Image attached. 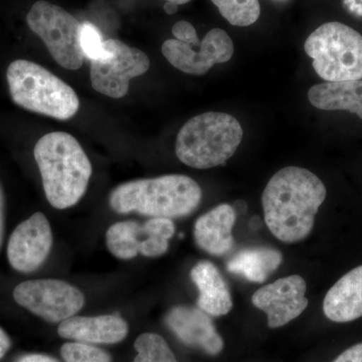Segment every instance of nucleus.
Wrapping results in <instances>:
<instances>
[{
	"mask_svg": "<svg viewBox=\"0 0 362 362\" xmlns=\"http://www.w3.org/2000/svg\"><path fill=\"white\" fill-rule=\"evenodd\" d=\"M308 99L317 109L349 111L362 120V80L326 82L313 86Z\"/></svg>",
	"mask_w": 362,
	"mask_h": 362,
	"instance_id": "19",
	"label": "nucleus"
},
{
	"mask_svg": "<svg viewBox=\"0 0 362 362\" xmlns=\"http://www.w3.org/2000/svg\"><path fill=\"white\" fill-rule=\"evenodd\" d=\"M202 199L197 181L187 175H170L123 183L111 192L109 202L118 214L171 220L194 213Z\"/></svg>",
	"mask_w": 362,
	"mask_h": 362,
	"instance_id": "3",
	"label": "nucleus"
},
{
	"mask_svg": "<svg viewBox=\"0 0 362 362\" xmlns=\"http://www.w3.org/2000/svg\"><path fill=\"white\" fill-rule=\"evenodd\" d=\"M326 194L322 181L308 169H281L269 180L262 195L267 226L278 240L288 244L306 239Z\"/></svg>",
	"mask_w": 362,
	"mask_h": 362,
	"instance_id": "1",
	"label": "nucleus"
},
{
	"mask_svg": "<svg viewBox=\"0 0 362 362\" xmlns=\"http://www.w3.org/2000/svg\"><path fill=\"white\" fill-rule=\"evenodd\" d=\"M283 257L271 247H251L238 252L226 263L230 273L240 276L254 283L265 282L269 276L279 268Z\"/></svg>",
	"mask_w": 362,
	"mask_h": 362,
	"instance_id": "20",
	"label": "nucleus"
},
{
	"mask_svg": "<svg viewBox=\"0 0 362 362\" xmlns=\"http://www.w3.org/2000/svg\"><path fill=\"white\" fill-rule=\"evenodd\" d=\"M61 352L66 362H111V357L106 351L87 343H66Z\"/></svg>",
	"mask_w": 362,
	"mask_h": 362,
	"instance_id": "23",
	"label": "nucleus"
},
{
	"mask_svg": "<svg viewBox=\"0 0 362 362\" xmlns=\"http://www.w3.org/2000/svg\"><path fill=\"white\" fill-rule=\"evenodd\" d=\"M166 1L173 2V4H177V6H180V4H187V2H189L190 0H166Z\"/></svg>",
	"mask_w": 362,
	"mask_h": 362,
	"instance_id": "31",
	"label": "nucleus"
},
{
	"mask_svg": "<svg viewBox=\"0 0 362 362\" xmlns=\"http://www.w3.org/2000/svg\"><path fill=\"white\" fill-rule=\"evenodd\" d=\"M243 134L235 117L207 112L190 119L181 128L176 137V156L192 168L223 165L239 148Z\"/></svg>",
	"mask_w": 362,
	"mask_h": 362,
	"instance_id": "4",
	"label": "nucleus"
},
{
	"mask_svg": "<svg viewBox=\"0 0 362 362\" xmlns=\"http://www.w3.org/2000/svg\"><path fill=\"white\" fill-rule=\"evenodd\" d=\"M165 323L181 342L201 349L209 356H218L223 349V340L213 321L202 309L176 306L166 314Z\"/></svg>",
	"mask_w": 362,
	"mask_h": 362,
	"instance_id": "14",
	"label": "nucleus"
},
{
	"mask_svg": "<svg viewBox=\"0 0 362 362\" xmlns=\"http://www.w3.org/2000/svg\"><path fill=\"white\" fill-rule=\"evenodd\" d=\"M175 233V223L169 218H152L144 223L120 221L107 230V247L121 259H131L138 254L156 258L168 252V240Z\"/></svg>",
	"mask_w": 362,
	"mask_h": 362,
	"instance_id": "10",
	"label": "nucleus"
},
{
	"mask_svg": "<svg viewBox=\"0 0 362 362\" xmlns=\"http://www.w3.org/2000/svg\"><path fill=\"white\" fill-rule=\"evenodd\" d=\"M173 35H175V40L192 47H199L201 45L197 30L188 21H180L176 23L173 28Z\"/></svg>",
	"mask_w": 362,
	"mask_h": 362,
	"instance_id": "25",
	"label": "nucleus"
},
{
	"mask_svg": "<svg viewBox=\"0 0 362 362\" xmlns=\"http://www.w3.org/2000/svg\"><path fill=\"white\" fill-rule=\"evenodd\" d=\"M16 303L52 323L75 316L85 304L84 294L65 281H25L13 291Z\"/></svg>",
	"mask_w": 362,
	"mask_h": 362,
	"instance_id": "9",
	"label": "nucleus"
},
{
	"mask_svg": "<svg viewBox=\"0 0 362 362\" xmlns=\"http://www.w3.org/2000/svg\"><path fill=\"white\" fill-rule=\"evenodd\" d=\"M325 316L345 323L362 317V266L345 274L330 288L323 301Z\"/></svg>",
	"mask_w": 362,
	"mask_h": 362,
	"instance_id": "17",
	"label": "nucleus"
},
{
	"mask_svg": "<svg viewBox=\"0 0 362 362\" xmlns=\"http://www.w3.org/2000/svg\"><path fill=\"white\" fill-rule=\"evenodd\" d=\"M306 282L301 276L279 279L254 293L252 303L265 312L270 328H278L301 315L308 306Z\"/></svg>",
	"mask_w": 362,
	"mask_h": 362,
	"instance_id": "12",
	"label": "nucleus"
},
{
	"mask_svg": "<svg viewBox=\"0 0 362 362\" xmlns=\"http://www.w3.org/2000/svg\"><path fill=\"white\" fill-rule=\"evenodd\" d=\"M16 362H59L56 359L49 356H44V354H28L21 357Z\"/></svg>",
	"mask_w": 362,
	"mask_h": 362,
	"instance_id": "27",
	"label": "nucleus"
},
{
	"mask_svg": "<svg viewBox=\"0 0 362 362\" xmlns=\"http://www.w3.org/2000/svg\"><path fill=\"white\" fill-rule=\"evenodd\" d=\"M104 47L110 56L90 62V83L97 92L120 99L127 94L131 78L149 70L150 59L145 52L121 40H104Z\"/></svg>",
	"mask_w": 362,
	"mask_h": 362,
	"instance_id": "8",
	"label": "nucleus"
},
{
	"mask_svg": "<svg viewBox=\"0 0 362 362\" xmlns=\"http://www.w3.org/2000/svg\"><path fill=\"white\" fill-rule=\"evenodd\" d=\"M235 211L230 204H220L202 214L194 223V239L207 254L223 256L232 251L235 240L233 228Z\"/></svg>",
	"mask_w": 362,
	"mask_h": 362,
	"instance_id": "16",
	"label": "nucleus"
},
{
	"mask_svg": "<svg viewBox=\"0 0 362 362\" xmlns=\"http://www.w3.org/2000/svg\"><path fill=\"white\" fill-rule=\"evenodd\" d=\"M199 47V51L197 52L192 45L177 40H168L162 45L161 51L175 68L194 76L204 75L216 64L226 63L235 52L232 39L221 28H214L207 33Z\"/></svg>",
	"mask_w": 362,
	"mask_h": 362,
	"instance_id": "11",
	"label": "nucleus"
},
{
	"mask_svg": "<svg viewBox=\"0 0 362 362\" xmlns=\"http://www.w3.org/2000/svg\"><path fill=\"white\" fill-rule=\"evenodd\" d=\"M58 333L66 339L87 344H113L126 337L128 325L118 315L73 316L59 324Z\"/></svg>",
	"mask_w": 362,
	"mask_h": 362,
	"instance_id": "15",
	"label": "nucleus"
},
{
	"mask_svg": "<svg viewBox=\"0 0 362 362\" xmlns=\"http://www.w3.org/2000/svg\"><path fill=\"white\" fill-rule=\"evenodd\" d=\"M6 77L14 103L26 110L69 120L80 108L77 94L71 86L33 62H13Z\"/></svg>",
	"mask_w": 362,
	"mask_h": 362,
	"instance_id": "5",
	"label": "nucleus"
},
{
	"mask_svg": "<svg viewBox=\"0 0 362 362\" xmlns=\"http://www.w3.org/2000/svg\"><path fill=\"white\" fill-rule=\"evenodd\" d=\"M192 282L199 289L197 305L211 316L226 315L233 308L232 295L225 279L213 263L199 262L190 272Z\"/></svg>",
	"mask_w": 362,
	"mask_h": 362,
	"instance_id": "18",
	"label": "nucleus"
},
{
	"mask_svg": "<svg viewBox=\"0 0 362 362\" xmlns=\"http://www.w3.org/2000/svg\"><path fill=\"white\" fill-rule=\"evenodd\" d=\"M163 8L166 13L173 14L177 11L178 6L177 4H173V2L166 1V4H164Z\"/></svg>",
	"mask_w": 362,
	"mask_h": 362,
	"instance_id": "30",
	"label": "nucleus"
},
{
	"mask_svg": "<svg viewBox=\"0 0 362 362\" xmlns=\"http://www.w3.org/2000/svg\"><path fill=\"white\" fill-rule=\"evenodd\" d=\"M305 51L326 82L362 80V35L350 26L324 23L309 35Z\"/></svg>",
	"mask_w": 362,
	"mask_h": 362,
	"instance_id": "6",
	"label": "nucleus"
},
{
	"mask_svg": "<svg viewBox=\"0 0 362 362\" xmlns=\"http://www.w3.org/2000/svg\"><path fill=\"white\" fill-rule=\"evenodd\" d=\"M52 246V233L47 216L35 213L14 230L7 257L14 270L30 273L45 263Z\"/></svg>",
	"mask_w": 362,
	"mask_h": 362,
	"instance_id": "13",
	"label": "nucleus"
},
{
	"mask_svg": "<svg viewBox=\"0 0 362 362\" xmlns=\"http://www.w3.org/2000/svg\"><path fill=\"white\" fill-rule=\"evenodd\" d=\"M11 339L6 332L0 328V359L6 356V352L11 349Z\"/></svg>",
	"mask_w": 362,
	"mask_h": 362,
	"instance_id": "28",
	"label": "nucleus"
},
{
	"mask_svg": "<svg viewBox=\"0 0 362 362\" xmlns=\"http://www.w3.org/2000/svg\"><path fill=\"white\" fill-rule=\"evenodd\" d=\"M333 362H362V343L345 350Z\"/></svg>",
	"mask_w": 362,
	"mask_h": 362,
	"instance_id": "26",
	"label": "nucleus"
},
{
	"mask_svg": "<svg viewBox=\"0 0 362 362\" xmlns=\"http://www.w3.org/2000/svg\"><path fill=\"white\" fill-rule=\"evenodd\" d=\"M4 197L2 192L1 187H0V247L2 244V238H4Z\"/></svg>",
	"mask_w": 362,
	"mask_h": 362,
	"instance_id": "29",
	"label": "nucleus"
},
{
	"mask_svg": "<svg viewBox=\"0 0 362 362\" xmlns=\"http://www.w3.org/2000/svg\"><path fill=\"white\" fill-rule=\"evenodd\" d=\"M26 21L35 35L44 40L49 54L66 70H78L84 63L81 47L82 23L61 6L40 0L26 16Z\"/></svg>",
	"mask_w": 362,
	"mask_h": 362,
	"instance_id": "7",
	"label": "nucleus"
},
{
	"mask_svg": "<svg viewBox=\"0 0 362 362\" xmlns=\"http://www.w3.org/2000/svg\"><path fill=\"white\" fill-rule=\"evenodd\" d=\"M221 16L230 25L249 26L256 23L261 13L259 0H211Z\"/></svg>",
	"mask_w": 362,
	"mask_h": 362,
	"instance_id": "21",
	"label": "nucleus"
},
{
	"mask_svg": "<svg viewBox=\"0 0 362 362\" xmlns=\"http://www.w3.org/2000/svg\"><path fill=\"white\" fill-rule=\"evenodd\" d=\"M81 47L90 62L95 59H106L110 56V52L104 47V40L102 39L99 30L90 23H82L80 37Z\"/></svg>",
	"mask_w": 362,
	"mask_h": 362,
	"instance_id": "24",
	"label": "nucleus"
},
{
	"mask_svg": "<svg viewBox=\"0 0 362 362\" xmlns=\"http://www.w3.org/2000/svg\"><path fill=\"white\" fill-rule=\"evenodd\" d=\"M138 352L134 362H178L173 350L160 335L156 333H144L135 341Z\"/></svg>",
	"mask_w": 362,
	"mask_h": 362,
	"instance_id": "22",
	"label": "nucleus"
},
{
	"mask_svg": "<svg viewBox=\"0 0 362 362\" xmlns=\"http://www.w3.org/2000/svg\"><path fill=\"white\" fill-rule=\"evenodd\" d=\"M33 154L47 202L58 209L75 206L92 175V165L78 140L66 132L49 133L35 144Z\"/></svg>",
	"mask_w": 362,
	"mask_h": 362,
	"instance_id": "2",
	"label": "nucleus"
}]
</instances>
